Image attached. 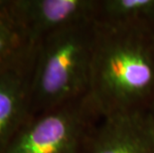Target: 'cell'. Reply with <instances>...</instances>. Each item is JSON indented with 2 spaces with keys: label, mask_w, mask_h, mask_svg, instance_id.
<instances>
[{
  "label": "cell",
  "mask_w": 154,
  "mask_h": 153,
  "mask_svg": "<svg viewBox=\"0 0 154 153\" xmlns=\"http://www.w3.org/2000/svg\"><path fill=\"white\" fill-rule=\"evenodd\" d=\"M7 4V0H0V9L4 8Z\"/></svg>",
  "instance_id": "9c48e42d"
},
{
  "label": "cell",
  "mask_w": 154,
  "mask_h": 153,
  "mask_svg": "<svg viewBox=\"0 0 154 153\" xmlns=\"http://www.w3.org/2000/svg\"><path fill=\"white\" fill-rule=\"evenodd\" d=\"M88 94L101 118L154 109V28L96 21Z\"/></svg>",
  "instance_id": "6da1fadb"
},
{
  "label": "cell",
  "mask_w": 154,
  "mask_h": 153,
  "mask_svg": "<svg viewBox=\"0 0 154 153\" xmlns=\"http://www.w3.org/2000/svg\"><path fill=\"white\" fill-rule=\"evenodd\" d=\"M101 119L96 105L87 93L30 115L3 153H86Z\"/></svg>",
  "instance_id": "3957f363"
},
{
  "label": "cell",
  "mask_w": 154,
  "mask_h": 153,
  "mask_svg": "<svg viewBox=\"0 0 154 153\" xmlns=\"http://www.w3.org/2000/svg\"><path fill=\"white\" fill-rule=\"evenodd\" d=\"M151 118H152V122H153V128H154V109L151 112Z\"/></svg>",
  "instance_id": "30bf717a"
},
{
  "label": "cell",
  "mask_w": 154,
  "mask_h": 153,
  "mask_svg": "<svg viewBox=\"0 0 154 153\" xmlns=\"http://www.w3.org/2000/svg\"><path fill=\"white\" fill-rule=\"evenodd\" d=\"M96 21L62 28L36 44L30 82V115L88 93Z\"/></svg>",
  "instance_id": "7a4b0ae2"
},
{
  "label": "cell",
  "mask_w": 154,
  "mask_h": 153,
  "mask_svg": "<svg viewBox=\"0 0 154 153\" xmlns=\"http://www.w3.org/2000/svg\"><path fill=\"white\" fill-rule=\"evenodd\" d=\"M86 153H154L151 113L103 118Z\"/></svg>",
  "instance_id": "5b68a950"
},
{
  "label": "cell",
  "mask_w": 154,
  "mask_h": 153,
  "mask_svg": "<svg viewBox=\"0 0 154 153\" xmlns=\"http://www.w3.org/2000/svg\"><path fill=\"white\" fill-rule=\"evenodd\" d=\"M35 46L8 10L7 0L0 9V74L27 59Z\"/></svg>",
  "instance_id": "52a82bcc"
},
{
  "label": "cell",
  "mask_w": 154,
  "mask_h": 153,
  "mask_svg": "<svg viewBox=\"0 0 154 153\" xmlns=\"http://www.w3.org/2000/svg\"><path fill=\"white\" fill-rule=\"evenodd\" d=\"M35 49L21 63L0 74V153L30 116V82Z\"/></svg>",
  "instance_id": "8992f818"
},
{
  "label": "cell",
  "mask_w": 154,
  "mask_h": 153,
  "mask_svg": "<svg viewBox=\"0 0 154 153\" xmlns=\"http://www.w3.org/2000/svg\"><path fill=\"white\" fill-rule=\"evenodd\" d=\"M94 21L154 28V0H100Z\"/></svg>",
  "instance_id": "ba28073f"
},
{
  "label": "cell",
  "mask_w": 154,
  "mask_h": 153,
  "mask_svg": "<svg viewBox=\"0 0 154 153\" xmlns=\"http://www.w3.org/2000/svg\"><path fill=\"white\" fill-rule=\"evenodd\" d=\"M99 3L100 0H8V10L36 45L62 28L96 20Z\"/></svg>",
  "instance_id": "277c9868"
}]
</instances>
